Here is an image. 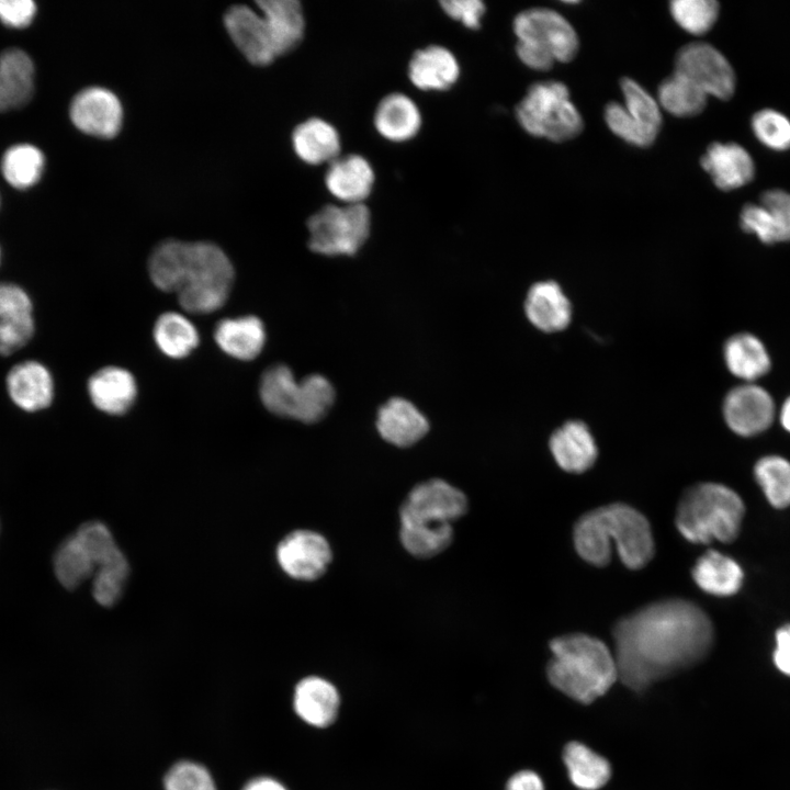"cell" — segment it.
<instances>
[{
  "mask_svg": "<svg viewBox=\"0 0 790 790\" xmlns=\"http://www.w3.org/2000/svg\"><path fill=\"white\" fill-rule=\"evenodd\" d=\"M713 624L695 602L668 598L621 618L613 627L618 676L641 691L701 661L713 643Z\"/></svg>",
  "mask_w": 790,
  "mask_h": 790,
  "instance_id": "6da1fadb",
  "label": "cell"
},
{
  "mask_svg": "<svg viewBox=\"0 0 790 790\" xmlns=\"http://www.w3.org/2000/svg\"><path fill=\"white\" fill-rule=\"evenodd\" d=\"M148 271L159 290L176 293L181 307L193 314L219 309L234 282L227 255L208 241L165 240L153 250Z\"/></svg>",
  "mask_w": 790,
  "mask_h": 790,
  "instance_id": "7a4b0ae2",
  "label": "cell"
},
{
  "mask_svg": "<svg viewBox=\"0 0 790 790\" xmlns=\"http://www.w3.org/2000/svg\"><path fill=\"white\" fill-rule=\"evenodd\" d=\"M573 540L578 555L595 566H605L610 562L612 544L621 562L630 569L644 567L655 554L648 520L623 503L585 512L574 526Z\"/></svg>",
  "mask_w": 790,
  "mask_h": 790,
  "instance_id": "3957f363",
  "label": "cell"
},
{
  "mask_svg": "<svg viewBox=\"0 0 790 790\" xmlns=\"http://www.w3.org/2000/svg\"><path fill=\"white\" fill-rule=\"evenodd\" d=\"M548 678L552 686L582 703L605 695L618 676L614 655L599 639L569 633L550 642Z\"/></svg>",
  "mask_w": 790,
  "mask_h": 790,
  "instance_id": "277c9868",
  "label": "cell"
},
{
  "mask_svg": "<svg viewBox=\"0 0 790 790\" xmlns=\"http://www.w3.org/2000/svg\"><path fill=\"white\" fill-rule=\"evenodd\" d=\"M745 506L740 495L719 483H698L681 495L675 522L691 543H730L741 530Z\"/></svg>",
  "mask_w": 790,
  "mask_h": 790,
  "instance_id": "5b68a950",
  "label": "cell"
},
{
  "mask_svg": "<svg viewBox=\"0 0 790 790\" xmlns=\"http://www.w3.org/2000/svg\"><path fill=\"white\" fill-rule=\"evenodd\" d=\"M512 27L517 55L531 69L549 70L555 61H569L578 52L575 30L553 10H524L515 18Z\"/></svg>",
  "mask_w": 790,
  "mask_h": 790,
  "instance_id": "8992f818",
  "label": "cell"
},
{
  "mask_svg": "<svg viewBox=\"0 0 790 790\" xmlns=\"http://www.w3.org/2000/svg\"><path fill=\"white\" fill-rule=\"evenodd\" d=\"M259 395L269 411L306 424L323 419L335 399L334 387L326 377L313 374L297 383L291 369L283 364L264 371Z\"/></svg>",
  "mask_w": 790,
  "mask_h": 790,
  "instance_id": "52a82bcc",
  "label": "cell"
},
{
  "mask_svg": "<svg viewBox=\"0 0 790 790\" xmlns=\"http://www.w3.org/2000/svg\"><path fill=\"white\" fill-rule=\"evenodd\" d=\"M516 116L527 133L553 142L576 137L584 125L567 87L558 81L532 84L517 105Z\"/></svg>",
  "mask_w": 790,
  "mask_h": 790,
  "instance_id": "ba28073f",
  "label": "cell"
},
{
  "mask_svg": "<svg viewBox=\"0 0 790 790\" xmlns=\"http://www.w3.org/2000/svg\"><path fill=\"white\" fill-rule=\"evenodd\" d=\"M308 247L325 256H352L364 245L371 228L366 204H326L307 221Z\"/></svg>",
  "mask_w": 790,
  "mask_h": 790,
  "instance_id": "9c48e42d",
  "label": "cell"
},
{
  "mask_svg": "<svg viewBox=\"0 0 790 790\" xmlns=\"http://www.w3.org/2000/svg\"><path fill=\"white\" fill-rule=\"evenodd\" d=\"M465 495L449 483L435 478L415 486L399 510L400 528L427 531L452 529L465 515Z\"/></svg>",
  "mask_w": 790,
  "mask_h": 790,
  "instance_id": "30bf717a",
  "label": "cell"
},
{
  "mask_svg": "<svg viewBox=\"0 0 790 790\" xmlns=\"http://www.w3.org/2000/svg\"><path fill=\"white\" fill-rule=\"evenodd\" d=\"M624 105L611 102L606 106L605 119L613 134L627 143L647 147L657 137L662 114L657 101L637 82L621 80Z\"/></svg>",
  "mask_w": 790,
  "mask_h": 790,
  "instance_id": "8fae6325",
  "label": "cell"
},
{
  "mask_svg": "<svg viewBox=\"0 0 790 790\" xmlns=\"http://www.w3.org/2000/svg\"><path fill=\"white\" fill-rule=\"evenodd\" d=\"M706 94L729 100L735 91V74L724 55L707 43H690L676 55L675 71Z\"/></svg>",
  "mask_w": 790,
  "mask_h": 790,
  "instance_id": "7c38bea8",
  "label": "cell"
},
{
  "mask_svg": "<svg viewBox=\"0 0 790 790\" xmlns=\"http://www.w3.org/2000/svg\"><path fill=\"white\" fill-rule=\"evenodd\" d=\"M69 116L80 132L94 137L111 138L122 127L123 108L114 92L92 86L74 95Z\"/></svg>",
  "mask_w": 790,
  "mask_h": 790,
  "instance_id": "4fadbf2b",
  "label": "cell"
},
{
  "mask_svg": "<svg viewBox=\"0 0 790 790\" xmlns=\"http://www.w3.org/2000/svg\"><path fill=\"white\" fill-rule=\"evenodd\" d=\"M723 416L729 428L742 437L767 430L775 417V403L763 387L746 383L732 388L723 402Z\"/></svg>",
  "mask_w": 790,
  "mask_h": 790,
  "instance_id": "5bb4252c",
  "label": "cell"
},
{
  "mask_svg": "<svg viewBox=\"0 0 790 790\" xmlns=\"http://www.w3.org/2000/svg\"><path fill=\"white\" fill-rule=\"evenodd\" d=\"M276 558L289 576L315 580L326 572L331 561V550L323 535L309 530H296L279 543Z\"/></svg>",
  "mask_w": 790,
  "mask_h": 790,
  "instance_id": "9a60e30c",
  "label": "cell"
},
{
  "mask_svg": "<svg viewBox=\"0 0 790 790\" xmlns=\"http://www.w3.org/2000/svg\"><path fill=\"white\" fill-rule=\"evenodd\" d=\"M224 25L251 64L264 66L278 57L270 26L258 9L246 4L232 5L224 14Z\"/></svg>",
  "mask_w": 790,
  "mask_h": 790,
  "instance_id": "2e32d148",
  "label": "cell"
},
{
  "mask_svg": "<svg viewBox=\"0 0 790 790\" xmlns=\"http://www.w3.org/2000/svg\"><path fill=\"white\" fill-rule=\"evenodd\" d=\"M741 227L764 244L790 241V193L774 189L761 194L758 204H746Z\"/></svg>",
  "mask_w": 790,
  "mask_h": 790,
  "instance_id": "e0dca14e",
  "label": "cell"
},
{
  "mask_svg": "<svg viewBox=\"0 0 790 790\" xmlns=\"http://www.w3.org/2000/svg\"><path fill=\"white\" fill-rule=\"evenodd\" d=\"M324 182L328 193L340 204H364L373 191L375 172L364 156L340 155L327 165Z\"/></svg>",
  "mask_w": 790,
  "mask_h": 790,
  "instance_id": "ac0fdd59",
  "label": "cell"
},
{
  "mask_svg": "<svg viewBox=\"0 0 790 790\" xmlns=\"http://www.w3.org/2000/svg\"><path fill=\"white\" fill-rule=\"evenodd\" d=\"M33 304L19 285L0 282V356L23 348L34 335Z\"/></svg>",
  "mask_w": 790,
  "mask_h": 790,
  "instance_id": "d6986e66",
  "label": "cell"
},
{
  "mask_svg": "<svg viewBox=\"0 0 790 790\" xmlns=\"http://www.w3.org/2000/svg\"><path fill=\"white\" fill-rule=\"evenodd\" d=\"M460 75L461 66L454 53L439 44L415 50L407 65L409 82L425 92L448 91L459 81Z\"/></svg>",
  "mask_w": 790,
  "mask_h": 790,
  "instance_id": "ffe728a7",
  "label": "cell"
},
{
  "mask_svg": "<svg viewBox=\"0 0 790 790\" xmlns=\"http://www.w3.org/2000/svg\"><path fill=\"white\" fill-rule=\"evenodd\" d=\"M5 385L11 400L24 411L43 410L50 406L54 398L52 374L35 360L13 365L8 372Z\"/></svg>",
  "mask_w": 790,
  "mask_h": 790,
  "instance_id": "44dd1931",
  "label": "cell"
},
{
  "mask_svg": "<svg viewBox=\"0 0 790 790\" xmlns=\"http://www.w3.org/2000/svg\"><path fill=\"white\" fill-rule=\"evenodd\" d=\"M376 133L391 143L414 139L422 127V114L413 98L403 92L384 95L373 113Z\"/></svg>",
  "mask_w": 790,
  "mask_h": 790,
  "instance_id": "7402d4cb",
  "label": "cell"
},
{
  "mask_svg": "<svg viewBox=\"0 0 790 790\" xmlns=\"http://www.w3.org/2000/svg\"><path fill=\"white\" fill-rule=\"evenodd\" d=\"M549 447L557 465L568 473L586 472L598 456L595 438L580 420H571L557 428L550 438Z\"/></svg>",
  "mask_w": 790,
  "mask_h": 790,
  "instance_id": "603a6c76",
  "label": "cell"
},
{
  "mask_svg": "<svg viewBox=\"0 0 790 790\" xmlns=\"http://www.w3.org/2000/svg\"><path fill=\"white\" fill-rule=\"evenodd\" d=\"M701 166L723 191L738 189L749 183L755 176L751 155L735 143L710 145L701 157Z\"/></svg>",
  "mask_w": 790,
  "mask_h": 790,
  "instance_id": "cb8c5ba5",
  "label": "cell"
},
{
  "mask_svg": "<svg viewBox=\"0 0 790 790\" xmlns=\"http://www.w3.org/2000/svg\"><path fill=\"white\" fill-rule=\"evenodd\" d=\"M296 156L309 166L329 165L341 155V137L329 121L313 116L298 123L291 135Z\"/></svg>",
  "mask_w": 790,
  "mask_h": 790,
  "instance_id": "d4e9b609",
  "label": "cell"
},
{
  "mask_svg": "<svg viewBox=\"0 0 790 790\" xmlns=\"http://www.w3.org/2000/svg\"><path fill=\"white\" fill-rule=\"evenodd\" d=\"M524 311L530 323L544 332H556L568 326L572 306L555 281L533 284L526 298Z\"/></svg>",
  "mask_w": 790,
  "mask_h": 790,
  "instance_id": "484cf974",
  "label": "cell"
},
{
  "mask_svg": "<svg viewBox=\"0 0 790 790\" xmlns=\"http://www.w3.org/2000/svg\"><path fill=\"white\" fill-rule=\"evenodd\" d=\"M376 427L385 441L400 448L413 445L429 430L426 417L400 397L391 398L380 408Z\"/></svg>",
  "mask_w": 790,
  "mask_h": 790,
  "instance_id": "4316f807",
  "label": "cell"
},
{
  "mask_svg": "<svg viewBox=\"0 0 790 790\" xmlns=\"http://www.w3.org/2000/svg\"><path fill=\"white\" fill-rule=\"evenodd\" d=\"M92 404L103 413L123 415L134 404L137 387L132 373L117 366H105L88 381Z\"/></svg>",
  "mask_w": 790,
  "mask_h": 790,
  "instance_id": "83f0119b",
  "label": "cell"
},
{
  "mask_svg": "<svg viewBox=\"0 0 790 790\" xmlns=\"http://www.w3.org/2000/svg\"><path fill=\"white\" fill-rule=\"evenodd\" d=\"M256 5L270 26L278 56L302 42L306 22L298 0H258Z\"/></svg>",
  "mask_w": 790,
  "mask_h": 790,
  "instance_id": "f1b7e54d",
  "label": "cell"
},
{
  "mask_svg": "<svg viewBox=\"0 0 790 790\" xmlns=\"http://www.w3.org/2000/svg\"><path fill=\"white\" fill-rule=\"evenodd\" d=\"M0 89L8 110L20 109L33 98L35 66L22 48L8 47L0 53Z\"/></svg>",
  "mask_w": 790,
  "mask_h": 790,
  "instance_id": "f546056e",
  "label": "cell"
},
{
  "mask_svg": "<svg viewBox=\"0 0 790 790\" xmlns=\"http://www.w3.org/2000/svg\"><path fill=\"white\" fill-rule=\"evenodd\" d=\"M214 339L228 356L249 361L255 359L264 346V326L256 316L225 318L217 323Z\"/></svg>",
  "mask_w": 790,
  "mask_h": 790,
  "instance_id": "4dcf8cb0",
  "label": "cell"
},
{
  "mask_svg": "<svg viewBox=\"0 0 790 790\" xmlns=\"http://www.w3.org/2000/svg\"><path fill=\"white\" fill-rule=\"evenodd\" d=\"M691 574L701 590L716 597L735 595L741 589L744 579L740 564L715 550H709L702 554L696 561Z\"/></svg>",
  "mask_w": 790,
  "mask_h": 790,
  "instance_id": "1f68e13d",
  "label": "cell"
},
{
  "mask_svg": "<svg viewBox=\"0 0 790 790\" xmlns=\"http://www.w3.org/2000/svg\"><path fill=\"white\" fill-rule=\"evenodd\" d=\"M293 704L301 719L313 726L324 727L336 718L339 696L330 682L313 676L296 685Z\"/></svg>",
  "mask_w": 790,
  "mask_h": 790,
  "instance_id": "d6a6232c",
  "label": "cell"
},
{
  "mask_svg": "<svg viewBox=\"0 0 790 790\" xmlns=\"http://www.w3.org/2000/svg\"><path fill=\"white\" fill-rule=\"evenodd\" d=\"M727 370L748 383L764 376L771 366L764 343L754 335L741 332L729 338L723 348Z\"/></svg>",
  "mask_w": 790,
  "mask_h": 790,
  "instance_id": "836d02e7",
  "label": "cell"
},
{
  "mask_svg": "<svg viewBox=\"0 0 790 790\" xmlns=\"http://www.w3.org/2000/svg\"><path fill=\"white\" fill-rule=\"evenodd\" d=\"M45 163V155L37 146L19 143L5 149L0 169L2 177L12 188L26 190L41 180Z\"/></svg>",
  "mask_w": 790,
  "mask_h": 790,
  "instance_id": "e575fe53",
  "label": "cell"
},
{
  "mask_svg": "<svg viewBox=\"0 0 790 790\" xmlns=\"http://www.w3.org/2000/svg\"><path fill=\"white\" fill-rule=\"evenodd\" d=\"M563 759L571 781L582 790H597L610 778L609 763L582 743L567 744Z\"/></svg>",
  "mask_w": 790,
  "mask_h": 790,
  "instance_id": "d590c367",
  "label": "cell"
},
{
  "mask_svg": "<svg viewBox=\"0 0 790 790\" xmlns=\"http://www.w3.org/2000/svg\"><path fill=\"white\" fill-rule=\"evenodd\" d=\"M154 339L159 350L173 359L187 357L199 343V332L183 315L168 312L155 323Z\"/></svg>",
  "mask_w": 790,
  "mask_h": 790,
  "instance_id": "8d00e7d4",
  "label": "cell"
},
{
  "mask_svg": "<svg viewBox=\"0 0 790 790\" xmlns=\"http://www.w3.org/2000/svg\"><path fill=\"white\" fill-rule=\"evenodd\" d=\"M708 95L687 78L674 72L658 87L661 106L678 117L695 116L703 111Z\"/></svg>",
  "mask_w": 790,
  "mask_h": 790,
  "instance_id": "74e56055",
  "label": "cell"
},
{
  "mask_svg": "<svg viewBox=\"0 0 790 790\" xmlns=\"http://www.w3.org/2000/svg\"><path fill=\"white\" fill-rule=\"evenodd\" d=\"M754 476L771 506H790V462L780 455H766L754 466Z\"/></svg>",
  "mask_w": 790,
  "mask_h": 790,
  "instance_id": "f35d334b",
  "label": "cell"
},
{
  "mask_svg": "<svg viewBox=\"0 0 790 790\" xmlns=\"http://www.w3.org/2000/svg\"><path fill=\"white\" fill-rule=\"evenodd\" d=\"M91 557L74 534L58 548L54 557L55 574L60 584L72 589L87 579L94 568Z\"/></svg>",
  "mask_w": 790,
  "mask_h": 790,
  "instance_id": "ab89813d",
  "label": "cell"
},
{
  "mask_svg": "<svg viewBox=\"0 0 790 790\" xmlns=\"http://www.w3.org/2000/svg\"><path fill=\"white\" fill-rule=\"evenodd\" d=\"M719 10V3L714 0H675L670 3V13L677 24L695 35L711 30Z\"/></svg>",
  "mask_w": 790,
  "mask_h": 790,
  "instance_id": "60d3db41",
  "label": "cell"
},
{
  "mask_svg": "<svg viewBox=\"0 0 790 790\" xmlns=\"http://www.w3.org/2000/svg\"><path fill=\"white\" fill-rule=\"evenodd\" d=\"M75 535L91 557L95 567H100L124 555L116 545L110 530L99 521H90L82 524Z\"/></svg>",
  "mask_w": 790,
  "mask_h": 790,
  "instance_id": "b9f144b4",
  "label": "cell"
},
{
  "mask_svg": "<svg viewBox=\"0 0 790 790\" xmlns=\"http://www.w3.org/2000/svg\"><path fill=\"white\" fill-rule=\"evenodd\" d=\"M752 129L756 138L774 150L790 148V120L782 113L765 109L752 117Z\"/></svg>",
  "mask_w": 790,
  "mask_h": 790,
  "instance_id": "7bdbcfd3",
  "label": "cell"
},
{
  "mask_svg": "<svg viewBox=\"0 0 790 790\" xmlns=\"http://www.w3.org/2000/svg\"><path fill=\"white\" fill-rule=\"evenodd\" d=\"M128 572L124 555L98 567L92 586L94 599L105 607L114 605L122 595Z\"/></svg>",
  "mask_w": 790,
  "mask_h": 790,
  "instance_id": "ee69618b",
  "label": "cell"
},
{
  "mask_svg": "<svg viewBox=\"0 0 790 790\" xmlns=\"http://www.w3.org/2000/svg\"><path fill=\"white\" fill-rule=\"evenodd\" d=\"M165 790H216V786L205 767L193 761H180L167 772Z\"/></svg>",
  "mask_w": 790,
  "mask_h": 790,
  "instance_id": "f6af8a7d",
  "label": "cell"
},
{
  "mask_svg": "<svg viewBox=\"0 0 790 790\" xmlns=\"http://www.w3.org/2000/svg\"><path fill=\"white\" fill-rule=\"evenodd\" d=\"M439 5L448 18L473 31L481 27L486 11L481 0H442Z\"/></svg>",
  "mask_w": 790,
  "mask_h": 790,
  "instance_id": "bcb514c9",
  "label": "cell"
},
{
  "mask_svg": "<svg viewBox=\"0 0 790 790\" xmlns=\"http://www.w3.org/2000/svg\"><path fill=\"white\" fill-rule=\"evenodd\" d=\"M37 12L33 0H0V22L12 29L29 26Z\"/></svg>",
  "mask_w": 790,
  "mask_h": 790,
  "instance_id": "7dc6e473",
  "label": "cell"
},
{
  "mask_svg": "<svg viewBox=\"0 0 790 790\" xmlns=\"http://www.w3.org/2000/svg\"><path fill=\"white\" fill-rule=\"evenodd\" d=\"M774 662L777 668L790 676V624H785L776 632Z\"/></svg>",
  "mask_w": 790,
  "mask_h": 790,
  "instance_id": "c3c4849f",
  "label": "cell"
},
{
  "mask_svg": "<svg viewBox=\"0 0 790 790\" xmlns=\"http://www.w3.org/2000/svg\"><path fill=\"white\" fill-rule=\"evenodd\" d=\"M506 790H544V787L538 774L523 770L509 779Z\"/></svg>",
  "mask_w": 790,
  "mask_h": 790,
  "instance_id": "681fc988",
  "label": "cell"
},
{
  "mask_svg": "<svg viewBox=\"0 0 790 790\" xmlns=\"http://www.w3.org/2000/svg\"><path fill=\"white\" fill-rule=\"evenodd\" d=\"M242 790H286V788L275 779L259 777L250 780Z\"/></svg>",
  "mask_w": 790,
  "mask_h": 790,
  "instance_id": "f907efd6",
  "label": "cell"
},
{
  "mask_svg": "<svg viewBox=\"0 0 790 790\" xmlns=\"http://www.w3.org/2000/svg\"><path fill=\"white\" fill-rule=\"evenodd\" d=\"M780 422L790 432V396L785 400L780 410Z\"/></svg>",
  "mask_w": 790,
  "mask_h": 790,
  "instance_id": "816d5d0a",
  "label": "cell"
},
{
  "mask_svg": "<svg viewBox=\"0 0 790 790\" xmlns=\"http://www.w3.org/2000/svg\"><path fill=\"white\" fill-rule=\"evenodd\" d=\"M7 110H8V108H7V104H5V102H4V99H3V95H2L1 89H0V112L7 111Z\"/></svg>",
  "mask_w": 790,
  "mask_h": 790,
  "instance_id": "f5cc1de1",
  "label": "cell"
},
{
  "mask_svg": "<svg viewBox=\"0 0 790 790\" xmlns=\"http://www.w3.org/2000/svg\"><path fill=\"white\" fill-rule=\"evenodd\" d=\"M0 260H1V250H0Z\"/></svg>",
  "mask_w": 790,
  "mask_h": 790,
  "instance_id": "db71d44e",
  "label": "cell"
}]
</instances>
